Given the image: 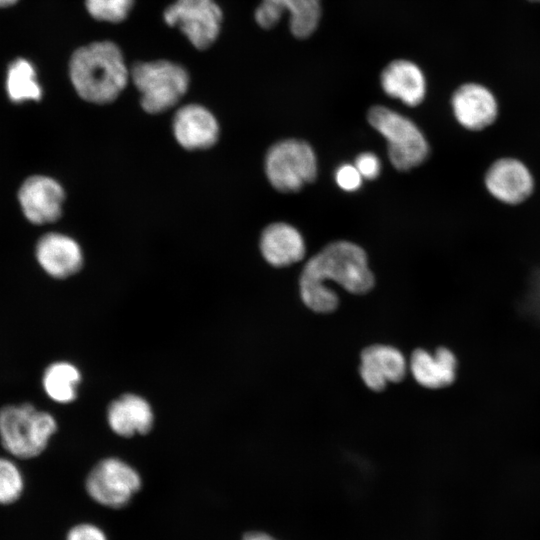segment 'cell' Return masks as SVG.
<instances>
[{
  "label": "cell",
  "instance_id": "cell-1",
  "mask_svg": "<svg viewBox=\"0 0 540 540\" xmlns=\"http://www.w3.org/2000/svg\"><path fill=\"white\" fill-rule=\"evenodd\" d=\"M332 280L353 294H364L374 286V276L368 267L365 251L349 241L326 245L305 264L299 279L303 303L318 313L334 311L339 299L325 285Z\"/></svg>",
  "mask_w": 540,
  "mask_h": 540
},
{
  "label": "cell",
  "instance_id": "cell-2",
  "mask_svg": "<svg viewBox=\"0 0 540 540\" xmlns=\"http://www.w3.org/2000/svg\"><path fill=\"white\" fill-rule=\"evenodd\" d=\"M69 74L78 95L94 104L113 102L130 79L120 48L107 40L77 49L70 59Z\"/></svg>",
  "mask_w": 540,
  "mask_h": 540
},
{
  "label": "cell",
  "instance_id": "cell-3",
  "mask_svg": "<svg viewBox=\"0 0 540 540\" xmlns=\"http://www.w3.org/2000/svg\"><path fill=\"white\" fill-rule=\"evenodd\" d=\"M56 430L55 418L29 403L8 405L0 409L1 443L14 456H38Z\"/></svg>",
  "mask_w": 540,
  "mask_h": 540
},
{
  "label": "cell",
  "instance_id": "cell-4",
  "mask_svg": "<svg viewBox=\"0 0 540 540\" xmlns=\"http://www.w3.org/2000/svg\"><path fill=\"white\" fill-rule=\"evenodd\" d=\"M130 78L141 95V106L150 114L176 105L189 87V75L180 64L168 60L136 63Z\"/></svg>",
  "mask_w": 540,
  "mask_h": 540
},
{
  "label": "cell",
  "instance_id": "cell-5",
  "mask_svg": "<svg viewBox=\"0 0 540 540\" xmlns=\"http://www.w3.org/2000/svg\"><path fill=\"white\" fill-rule=\"evenodd\" d=\"M367 119L386 138L390 162L397 170H410L427 159L429 144L410 119L379 105L370 108Z\"/></svg>",
  "mask_w": 540,
  "mask_h": 540
},
{
  "label": "cell",
  "instance_id": "cell-6",
  "mask_svg": "<svg viewBox=\"0 0 540 540\" xmlns=\"http://www.w3.org/2000/svg\"><path fill=\"white\" fill-rule=\"evenodd\" d=\"M265 172L278 191L297 192L315 180L317 161L309 143L285 139L273 144L266 153Z\"/></svg>",
  "mask_w": 540,
  "mask_h": 540
},
{
  "label": "cell",
  "instance_id": "cell-7",
  "mask_svg": "<svg viewBox=\"0 0 540 540\" xmlns=\"http://www.w3.org/2000/svg\"><path fill=\"white\" fill-rule=\"evenodd\" d=\"M163 17L166 24L180 29L195 48L204 50L217 39L223 15L214 0H175Z\"/></svg>",
  "mask_w": 540,
  "mask_h": 540
},
{
  "label": "cell",
  "instance_id": "cell-8",
  "mask_svg": "<svg viewBox=\"0 0 540 540\" xmlns=\"http://www.w3.org/2000/svg\"><path fill=\"white\" fill-rule=\"evenodd\" d=\"M140 487L138 472L126 462L113 457L97 463L86 479L90 497L111 508L126 505Z\"/></svg>",
  "mask_w": 540,
  "mask_h": 540
},
{
  "label": "cell",
  "instance_id": "cell-9",
  "mask_svg": "<svg viewBox=\"0 0 540 540\" xmlns=\"http://www.w3.org/2000/svg\"><path fill=\"white\" fill-rule=\"evenodd\" d=\"M483 184L491 198L506 206H519L535 191V178L521 159L503 156L492 161L484 172Z\"/></svg>",
  "mask_w": 540,
  "mask_h": 540
},
{
  "label": "cell",
  "instance_id": "cell-10",
  "mask_svg": "<svg viewBox=\"0 0 540 540\" xmlns=\"http://www.w3.org/2000/svg\"><path fill=\"white\" fill-rule=\"evenodd\" d=\"M457 123L467 131L482 132L498 119L499 105L490 89L478 83L459 86L451 98Z\"/></svg>",
  "mask_w": 540,
  "mask_h": 540
},
{
  "label": "cell",
  "instance_id": "cell-11",
  "mask_svg": "<svg viewBox=\"0 0 540 540\" xmlns=\"http://www.w3.org/2000/svg\"><path fill=\"white\" fill-rule=\"evenodd\" d=\"M18 197L26 218L34 224H45L61 216L65 193L53 178L35 175L24 181Z\"/></svg>",
  "mask_w": 540,
  "mask_h": 540
},
{
  "label": "cell",
  "instance_id": "cell-12",
  "mask_svg": "<svg viewBox=\"0 0 540 540\" xmlns=\"http://www.w3.org/2000/svg\"><path fill=\"white\" fill-rule=\"evenodd\" d=\"M284 11L290 14V30L298 38L310 36L321 17V0H262L254 13L257 24L269 29L280 20Z\"/></svg>",
  "mask_w": 540,
  "mask_h": 540
},
{
  "label": "cell",
  "instance_id": "cell-13",
  "mask_svg": "<svg viewBox=\"0 0 540 540\" xmlns=\"http://www.w3.org/2000/svg\"><path fill=\"white\" fill-rule=\"evenodd\" d=\"M172 129L176 141L186 150L210 148L220 135V127L213 113L195 103L182 106L176 111Z\"/></svg>",
  "mask_w": 540,
  "mask_h": 540
},
{
  "label": "cell",
  "instance_id": "cell-14",
  "mask_svg": "<svg viewBox=\"0 0 540 540\" xmlns=\"http://www.w3.org/2000/svg\"><path fill=\"white\" fill-rule=\"evenodd\" d=\"M360 376L371 390L380 392L389 382H400L407 371L403 354L393 346L376 344L361 353Z\"/></svg>",
  "mask_w": 540,
  "mask_h": 540
},
{
  "label": "cell",
  "instance_id": "cell-15",
  "mask_svg": "<svg viewBox=\"0 0 540 540\" xmlns=\"http://www.w3.org/2000/svg\"><path fill=\"white\" fill-rule=\"evenodd\" d=\"M36 257L41 267L52 277L67 278L83 266V252L71 237L61 233H48L40 238Z\"/></svg>",
  "mask_w": 540,
  "mask_h": 540
},
{
  "label": "cell",
  "instance_id": "cell-16",
  "mask_svg": "<svg viewBox=\"0 0 540 540\" xmlns=\"http://www.w3.org/2000/svg\"><path fill=\"white\" fill-rule=\"evenodd\" d=\"M107 421L111 430L121 437L148 433L154 424V414L143 397L127 393L110 403Z\"/></svg>",
  "mask_w": 540,
  "mask_h": 540
},
{
  "label": "cell",
  "instance_id": "cell-17",
  "mask_svg": "<svg viewBox=\"0 0 540 540\" xmlns=\"http://www.w3.org/2000/svg\"><path fill=\"white\" fill-rule=\"evenodd\" d=\"M260 250L269 264L284 267L304 258L305 243L297 229L287 223L277 222L262 231Z\"/></svg>",
  "mask_w": 540,
  "mask_h": 540
},
{
  "label": "cell",
  "instance_id": "cell-18",
  "mask_svg": "<svg viewBox=\"0 0 540 540\" xmlns=\"http://www.w3.org/2000/svg\"><path fill=\"white\" fill-rule=\"evenodd\" d=\"M410 370L418 384L431 389L443 388L455 380L457 359L445 347L438 348L433 354L417 349L411 355Z\"/></svg>",
  "mask_w": 540,
  "mask_h": 540
},
{
  "label": "cell",
  "instance_id": "cell-19",
  "mask_svg": "<svg viewBox=\"0 0 540 540\" xmlns=\"http://www.w3.org/2000/svg\"><path fill=\"white\" fill-rule=\"evenodd\" d=\"M385 93L409 106L420 104L426 94V81L421 69L413 62L395 60L381 74Z\"/></svg>",
  "mask_w": 540,
  "mask_h": 540
},
{
  "label": "cell",
  "instance_id": "cell-20",
  "mask_svg": "<svg viewBox=\"0 0 540 540\" xmlns=\"http://www.w3.org/2000/svg\"><path fill=\"white\" fill-rule=\"evenodd\" d=\"M81 381L80 371L69 362L61 361L49 365L43 374L46 394L58 403H69L77 396Z\"/></svg>",
  "mask_w": 540,
  "mask_h": 540
},
{
  "label": "cell",
  "instance_id": "cell-21",
  "mask_svg": "<svg viewBox=\"0 0 540 540\" xmlns=\"http://www.w3.org/2000/svg\"><path fill=\"white\" fill-rule=\"evenodd\" d=\"M6 87L8 96L13 102L39 100L42 96L33 65L22 58L10 64Z\"/></svg>",
  "mask_w": 540,
  "mask_h": 540
},
{
  "label": "cell",
  "instance_id": "cell-22",
  "mask_svg": "<svg viewBox=\"0 0 540 540\" xmlns=\"http://www.w3.org/2000/svg\"><path fill=\"white\" fill-rule=\"evenodd\" d=\"M134 0H85L89 14L99 21L119 23L127 18Z\"/></svg>",
  "mask_w": 540,
  "mask_h": 540
},
{
  "label": "cell",
  "instance_id": "cell-23",
  "mask_svg": "<svg viewBox=\"0 0 540 540\" xmlns=\"http://www.w3.org/2000/svg\"><path fill=\"white\" fill-rule=\"evenodd\" d=\"M23 490V478L17 466L0 457V504L16 501Z\"/></svg>",
  "mask_w": 540,
  "mask_h": 540
},
{
  "label": "cell",
  "instance_id": "cell-24",
  "mask_svg": "<svg viewBox=\"0 0 540 540\" xmlns=\"http://www.w3.org/2000/svg\"><path fill=\"white\" fill-rule=\"evenodd\" d=\"M524 306L527 312L540 320V267L530 277Z\"/></svg>",
  "mask_w": 540,
  "mask_h": 540
},
{
  "label": "cell",
  "instance_id": "cell-25",
  "mask_svg": "<svg viewBox=\"0 0 540 540\" xmlns=\"http://www.w3.org/2000/svg\"><path fill=\"white\" fill-rule=\"evenodd\" d=\"M336 182L345 191H355L361 186L362 176L355 166L344 164L336 171Z\"/></svg>",
  "mask_w": 540,
  "mask_h": 540
},
{
  "label": "cell",
  "instance_id": "cell-26",
  "mask_svg": "<svg viewBox=\"0 0 540 540\" xmlns=\"http://www.w3.org/2000/svg\"><path fill=\"white\" fill-rule=\"evenodd\" d=\"M355 167L362 177L370 180L377 178L381 170L379 159L371 152H364L358 155L355 160Z\"/></svg>",
  "mask_w": 540,
  "mask_h": 540
},
{
  "label": "cell",
  "instance_id": "cell-27",
  "mask_svg": "<svg viewBox=\"0 0 540 540\" xmlns=\"http://www.w3.org/2000/svg\"><path fill=\"white\" fill-rule=\"evenodd\" d=\"M67 540H107L105 534L98 527L91 524H80L73 527Z\"/></svg>",
  "mask_w": 540,
  "mask_h": 540
},
{
  "label": "cell",
  "instance_id": "cell-28",
  "mask_svg": "<svg viewBox=\"0 0 540 540\" xmlns=\"http://www.w3.org/2000/svg\"><path fill=\"white\" fill-rule=\"evenodd\" d=\"M243 540H276L272 536L262 532H249L245 534Z\"/></svg>",
  "mask_w": 540,
  "mask_h": 540
},
{
  "label": "cell",
  "instance_id": "cell-29",
  "mask_svg": "<svg viewBox=\"0 0 540 540\" xmlns=\"http://www.w3.org/2000/svg\"><path fill=\"white\" fill-rule=\"evenodd\" d=\"M18 0H0V7H7L13 5Z\"/></svg>",
  "mask_w": 540,
  "mask_h": 540
},
{
  "label": "cell",
  "instance_id": "cell-30",
  "mask_svg": "<svg viewBox=\"0 0 540 540\" xmlns=\"http://www.w3.org/2000/svg\"><path fill=\"white\" fill-rule=\"evenodd\" d=\"M530 1L540 2V0H530Z\"/></svg>",
  "mask_w": 540,
  "mask_h": 540
}]
</instances>
